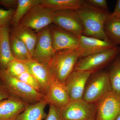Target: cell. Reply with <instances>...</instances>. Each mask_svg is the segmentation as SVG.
I'll list each match as a JSON object with an SVG mask.
<instances>
[{
  "mask_svg": "<svg viewBox=\"0 0 120 120\" xmlns=\"http://www.w3.org/2000/svg\"><path fill=\"white\" fill-rule=\"evenodd\" d=\"M19 60L27 66L30 72L38 82L42 93L45 95L50 84L54 80L47 65L33 59L26 60Z\"/></svg>",
  "mask_w": 120,
  "mask_h": 120,
  "instance_id": "cell-13",
  "label": "cell"
},
{
  "mask_svg": "<svg viewBox=\"0 0 120 120\" xmlns=\"http://www.w3.org/2000/svg\"><path fill=\"white\" fill-rule=\"evenodd\" d=\"M5 71L9 75L13 77H16L26 72H30L26 65L16 60L9 62Z\"/></svg>",
  "mask_w": 120,
  "mask_h": 120,
  "instance_id": "cell-25",
  "label": "cell"
},
{
  "mask_svg": "<svg viewBox=\"0 0 120 120\" xmlns=\"http://www.w3.org/2000/svg\"><path fill=\"white\" fill-rule=\"evenodd\" d=\"M41 0H18L16 9L10 23L13 26L19 24L20 20L32 7L39 4Z\"/></svg>",
  "mask_w": 120,
  "mask_h": 120,
  "instance_id": "cell-22",
  "label": "cell"
},
{
  "mask_svg": "<svg viewBox=\"0 0 120 120\" xmlns=\"http://www.w3.org/2000/svg\"><path fill=\"white\" fill-rule=\"evenodd\" d=\"M118 20V21H120V19H119L118 20Z\"/></svg>",
  "mask_w": 120,
  "mask_h": 120,
  "instance_id": "cell-34",
  "label": "cell"
},
{
  "mask_svg": "<svg viewBox=\"0 0 120 120\" xmlns=\"http://www.w3.org/2000/svg\"><path fill=\"white\" fill-rule=\"evenodd\" d=\"M28 105L20 99L11 95L0 101V120H16Z\"/></svg>",
  "mask_w": 120,
  "mask_h": 120,
  "instance_id": "cell-14",
  "label": "cell"
},
{
  "mask_svg": "<svg viewBox=\"0 0 120 120\" xmlns=\"http://www.w3.org/2000/svg\"><path fill=\"white\" fill-rule=\"evenodd\" d=\"M112 90L107 71L102 69L90 75L86 83L83 99L95 103Z\"/></svg>",
  "mask_w": 120,
  "mask_h": 120,
  "instance_id": "cell-4",
  "label": "cell"
},
{
  "mask_svg": "<svg viewBox=\"0 0 120 120\" xmlns=\"http://www.w3.org/2000/svg\"><path fill=\"white\" fill-rule=\"evenodd\" d=\"M11 34L25 44L32 57L38 39L37 33L30 28L19 24L13 26Z\"/></svg>",
  "mask_w": 120,
  "mask_h": 120,
  "instance_id": "cell-18",
  "label": "cell"
},
{
  "mask_svg": "<svg viewBox=\"0 0 120 120\" xmlns=\"http://www.w3.org/2000/svg\"><path fill=\"white\" fill-rule=\"evenodd\" d=\"M116 120H120V112L118 113V115H117Z\"/></svg>",
  "mask_w": 120,
  "mask_h": 120,
  "instance_id": "cell-33",
  "label": "cell"
},
{
  "mask_svg": "<svg viewBox=\"0 0 120 120\" xmlns=\"http://www.w3.org/2000/svg\"><path fill=\"white\" fill-rule=\"evenodd\" d=\"M15 77L24 82L32 87L38 92L42 94L38 82L30 72H26Z\"/></svg>",
  "mask_w": 120,
  "mask_h": 120,
  "instance_id": "cell-26",
  "label": "cell"
},
{
  "mask_svg": "<svg viewBox=\"0 0 120 120\" xmlns=\"http://www.w3.org/2000/svg\"><path fill=\"white\" fill-rule=\"evenodd\" d=\"M49 113L43 120H62L61 109L52 105H49Z\"/></svg>",
  "mask_w": 120,
  "mask_h": 120,
  "instance_id": "cell-28",
  "label": "cell"
},
{
  "mask_svg": "<svg viewBox=\"0 0 120 120\" xmlns=\"http://www.w3.org/2000/svg\"><path fill=\"white\" fill-rule=\"evenodd\" d=\"M0 81L11 95L20 99L28 105L45 99V95L32 87L11 76L5 70L0 71Z\"/></svg>",
  "mask_w": 120,
  "mask_h": 120,
  "instance_id": "cell-3",
  "label": "cell"
},
{
  "mask_svg": "<svg viewBox=\"0 0 120 120\" xmlns=\"http://www.w3.org/2000/svg\"><path fill=\"white\" fill-rule=\"evenodd\" d=\"M82 51L80 47L55 52L47 66L54 80L65 83L75 65L81 57Z\"/></svg>",
  "mask_w": 120,
  "mask_h": 120,
  "instance_id": "cell-2",
  "label": "cell"
},
{
  "mask_svg": "<svg viewBox=\"0 0 120 120\" xmlns=\"http://www.w3.org/2000/svg\"><path fill=\"white\" fill-rule=\"evenodd\" d=\"M15 11L14 9L7 10L0 9V28L10 23Z\"/></svg>",
  "mask_w": 120,
  "mask_h": 120,
  "instance_id": "cell-27",
  "label": "cell"
},
{
  "mask_svg": "<svg viewBox=\"0 0 120 120\" xmlns=\"http://www.w3.org/2000/svg\"><path fill=\"white\" fill-rule=\"evenodd\" d=\"M95 103V120H116L120 112V93L112 90Z\"/></svg>",
  "mask_w": 120,
  "mask_h": 120,
  "instance_id": "cell-9",
  "label": "cell"
},
{
  "mask_svg": "<svg viewBox=\"0 0 120 120\" xmlns=\"http://www.w3.org/2000/svg\"><path fill=\"white\" fill-rule=\"evenodd\" d=\"M119 53V47L116 46L105 52L80 57L74 70L90 72L91 73L97 72L109 64Z\"/></svg>",
  "mask_w": 120,
  "mask_h": 120,
  "instance_id": "cell-5",
  "label": "cell"
},
{
  "mask_svg": "<svg viewBox=\"0 0 120 120\" xmlns=\"http://www.w3.org/2000/svg\"><path fill=\"white\" fill-rule=\"evenodd\" d=\"M38 39L32 58L47 65L55 52L53 47L49 26L37 33Z\"/></svg>",
  "mask_w": 120,
  "mask_h": 120,
  "instance_id": "cell-10",
  "label": "cell"
},
{
  "mask_svg": "<svg viewBox=\"0 0 120 120\" xmlns=\"http://www.w3.org/2000/svg\"><path fill=\"white\" fill-rule=\"evenodd\" d=\"M10 23L0 28V68L5 70L9 62L15 60L11 52L10 47Z\"/></svg>",
  "mask_w": 120,
  "mask_h": 120,
  "instance_id": "cell-17",
  "label": "cell"
},
{
  "mask_svg": "<svg viewBox=\"0 0 120 120\" xmlns=\"http://www.w3.org/2000/svg\"><path fill=\"white\" fill-rule=\"evenodd\" d=\"M18 0H0V5H2L9 9H13L17 7Z\"/></svg>",
  "mask_w": 120,
  "mask_h": 120,
  "instance_id": "cell-31",
  "label": "cell"
},
{
  "mask_svg": "<svg viewBox=\"0 0 120 120\" xmlns=\"http://www.w3.org/2000/svg\"><path fill=\"white\" fill-rule=\"evenodd\" d=\"M53 23L58 27L80 38L83 27L76 11L71 9L53 11Z\"/></svg>",
  "mask_w": 120,
  "mask_h": 120,
  "instance_id": "cell-8",
  "label": "cell"
},
{
  "mask_svg": "<svg viewBox=\"0 0 120 120\" xmlns=\"http://www.w3.org/2000/svg\"><path fill=\"white\" fill-rule=\"evenodd\" d=\"M119 50H120V46L119 47Z\"/></svg>",
  "mask_w": 120,
  "mask_h": 120,
  "instance_id": "cell-35",
  "label": "cell"
},
{
  "mask_svg": "<svg viewBox=\"0 0 120 120\" xmlns=\"http://www.w3.org/2000/svg\"><path fill=\"white\" fill-rule=\"evenodd\" d=\"M91 73L90 72L73 70L69 75L64 84L70 101L83 99L86 83Z\"/></svg>",
  "mask_w": 120,
  "mask_h": 120,
  "instance_id": "cell-12",
  "label": "cell"
},
{
  "mask_svg": "<svg viewBox=\"0 0 120 120\" xmlns=\"http://www.w3.org/2000/svg\"></svg>",
  "mask_w": 120,
  "mask_h": 120,
  "instance_id": "cell-36",
  "label": "cell"
},
{
  "mask_svg": "<svg viewBox=\"0 0 120 120\" xmlns=\"http://www.w3.org/2000/svg\"><path fill=\"white\" fill-rule=\"evenodd\" d=\"M47 105L48 103L45 99L28 105L16 120H43L47 116L45 110Z\"/></svg>",
  "mask_w": 120,
  "mask_h": 120,
  "instance_id": "cell-19",
  "label": "cell"
},
{
  "mask_svg": "<svg viewBox=\"0 0 120 120\" xmlns=\"http://www.w3.org/2000/svg\"><path fill=\"white\" fill-rule=\"evenodd\" d=\"M86 4L82 0H41L40 4L53 11L71 9L76 11Z\"/></svg>",
  "mask_w": 120,
  "mask_h": 120,
  "instance_id": "cell-20",
  "label": "cell"
},
{
  "mask_svg": "<svg viewBox=\"0 0 120 120\" xmlns=\"http://www.w3.org/2000/svg\"><path fill=\"white\" fill-rule=\"evenodd\" d=\"M80 47L82 51L81 57L105 52L116 46L111 42L82 35L80 38Z\"/></svg>",
  "mask_w": 120,
  "mask_h": 120,
  "instance_id": "cell-16",
  "label": "cell"
},
{
  "mask_svg": "<svg viewBox=\"0 0 120 120\" xmlns=\"http://www.w3.org/2000/svg\"><path fill=\"white\" fill-rule=\"evenodd\" d=\"M86 2L96 8L103 10L109 11V8L106 0H87Z\"/></svg>",
  "mask_w": 120,
  "mask_h": 120,
  "instance_id": "cell-29",
  "label": "cell"
},
{
  "mask_svg": "<svg viewBox=\"0 0 120 120\" xmlns=\"http://www.w3.org/2000/svg\"><path fill=\"white\" fill-rule=\"evenodd\" d=\"M48 105H52L61 109L70 101L64 84L54 80L45 95Z\"/></svg>",
  "mask_w": 120,
  "mask_h": 120,
  "instance_id": "cell-15",
  "label": "cell"
},
{
  "mask_svg": "<svg viewBox=\"0 0 120 120\" xmlns=\"http://www.w3.org/2000/svg\"><path fill=\"white\" fill-rule=\"evenodd\" d=\"M0 70H1L0 68Z\"/></svg>",
  "mask_w": 120,
  "mask_h": 120,
  "instance_id": "cell-37",
  "label": "cell"
},
{
  "mask_svg": "<svg viewBox=\"0 0 120 120\" xmlns=\"http://www.w3.org/2000/svg\"><path fill=\"white\" fill-rule=\"evenodd\" d=\"M120 18V0H117L113 12L109 16L107 20H117Z\"/></svg>",
  "mask_w": 120,
  "mask_h": 120,
  "instance_id": "cell-30",
  "label": "cell"
},
{
  "mask_svg": "<svg viewBox=\"0 0 120 120\" xmlns=\"http://www.w3.org/2000/svg\"><path fill=\"white\" fill-rule=\"evenodd\" d=\"M9 41L11 52L15 60H26L33 59L27 47L20 39L11 34Z\"/></svg>",
  "mask_w": 120,
  "mask_h": 120,
  "instance_id": "cell-21",
  "label": "cell"
},
{
  "mask_svg": "<svg viewBox=\"0 0 120 120\" xmlns=\"http://www.w3.org/2000/svg\"><path fill=\"white\" fill-rule=\"evenodd\" d=\"M107 71L112 90L120 93V54L113 60Z\"/></svg>",
  "mask_w": 120,
  "mask_h": 120,
  "instance_id": "cell-24",
  "label": "cell"
},
{
  "mask_svg": "<svg viewBox=\"0 0 120 120\" xmlns=\"http://www.w3.org/2000/svg\"><path fill=\"white\" fill-rule=\"evenodd\" d=\"M49 27L54 52L79 47L80 38L76 35L54 24Z\"/></svg>",
  "mask_w": 120,
  "mask_h": 120,
  "instance_id": "cell-11",
  "label": "cell"
},
{
  "mask_svg": "<svg viewBox=\"0 0 120 120\" xmlns=\"http://www.w3.org/2000/svg\"><path fill=\"white\" fill-rule=\"evenodd\" d=\"M11 95L0 81V101L8 98Z\"/></svg>",
  "mask_w": 120,
  "mask_h": 120,
  "instance_id": "cell-32",
  "label": "cell"
},
{
  "mask_svg": "<svg viewBox=\"0 0 120 120\" xmlns=\"http://www.w3.org/2000/svg\"><path fill=\"white\" fill-rule=\"evenodd\" d=\"M76 11L83 26L82 35L109 41L104 30L105 23L111 13L109 11L96 8L86 2L83 7Z\"/></svg>",
  "mask_w": 120,
  "mask_h": 120,
  "instance_id": "cell-1",
  "label": "cell"
},
{
  "mask_svg": "<svg viewBox=\"0 0 120 120\" xmlns=\"http://www.w3.org/2000/svg\"><path fill=\"white\" fill-rule=\"evenodd\" d=\"M61 112L62 120H95L96 105L83 99L70 101Z\"/></svg>",
  "mask_w": 120,
  "mask_h": 120,
  "instance_id": "cell-7",
  "label": "cell"
},
{
  "mask_svg": "<svg viewBox=\"0 0 120 120\" xmlns=\"http://www.w3.org/2000/svg\"><path fill=\"white\" fill-rule=\"evenodd\" d=\"M53 11L39 4L34 6L20 20L19 24L38 33L53 23Z\"/></svg>",
  "mask_w": 120,
  "mask_h": 120,
  "instance_id": "cell-6",
  "label": "cell"
},
{
  "mask_svg": "<svg viewBox=\"0 0 120 120\" xmlns=\"http://www.w3.org/2000/svg\"><path fill=\"white\" fill-rule=\"evenodd\" d=\"M105 34L108 41L115 46L120 45V22L107 20L104 26Z\"/></svg>",
  "mask_w": 120,
  "mask_h": 120,
  "instance_id": "cell-23",
  "label": "cell"
}]
</instances>
